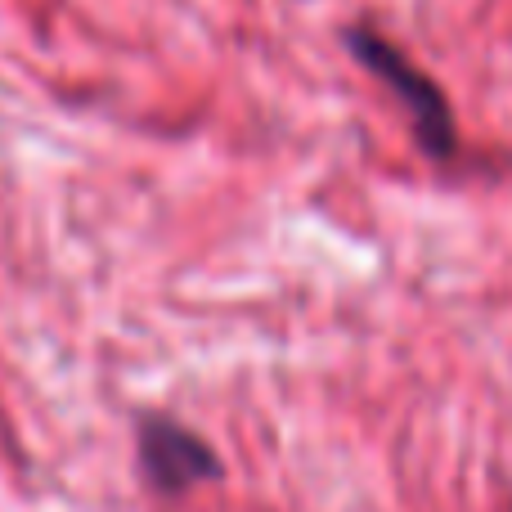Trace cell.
I'll list each match as a JSON object with an SVG mask.
<instances>
[{"label":"cell","instance_id":"6da1fadb","mask_svg":"<svg viewBox=\"0 0 512 512\" xmlns=\"http://www.w3.org/2000/svg\"><path fill=\"white\" fill-rule=\"evenodd\" d=\"M346 45L351 54L391 90V95L405 104L409 122H414V140L423 144V153L432 158H450L454 144H459V131H454V113H450V99L445 90L418 68L409 54H400L387 36L378 32H364V27H351L346 32Z\"/></svg>","mask_w":512,"mask_h":512},{"label":"cell","instance_id":"7a4b0ae2","mask_svg":"<svg viewBox=\"0 0 512 512\" xmlns=\"http://www.w3.org/2000/svg\"><path fill=\"white\" fill-rule=\"evenodd\" d=\"M140 459H144V477L158 490H189L198 481L216 477V454L198 441L189 427L171 423V418H144L140 423Z\"/></svg>","mask_w":512,"mask_h":512}]
</instances>
